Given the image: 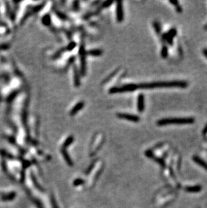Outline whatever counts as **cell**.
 <instances>
[{
	"mask_svg": "<svg viewBox=\"0 0 207 208\" xmlns=\"http://www.w3.org/2000/svg\"><path fill=\"white\" fill-rule=\"evenodd\" d=\"M138 88L141 89H153L164 88H185L188 86V83L184 81L173 82H157L152 83H143L137 85Z\"/></svg>",
	"mask_w": 207,
	"mask_h": 208,
	"instance_id": "obj_1",
	"label": "cell"
},
{
	"mask_svg": "<svg viewBox=\"0 0 207 208\" xmlns=\"http://www.w3.org/2000/svg\"><path fill=\"white\" fill-rule=\"evenodd\" d=\"M195 121L192 117H175V118H166L157 121V125L165 126L167 125H186L192 124Z\"/></svg>",
	"mask_w": 207,
	"mask_h": 208,
	"instance_id": "obj_2",
	"label": "cell"
},
{
	"mask_svg": "<svg viewBox=\"0 0 207 208\" xmlns=\"http://www.w3.org/2000/svg\"><path fill=\"white\" fill-rule=\"evenodd\" d=\"M138 88V86L134 84H129L124 85L121 87H114L110 90V93L115 94L125 92H133Z\"/></svg>",
	"mask_w": 207,
	"mask_h": 208,
	"instance_id": "obj_3",
	"label": "cell"
},
{
	"mask_svg": "<svg viewBox=\"0 0 207 208\" xmlns=\"http://www.w3.org/2000/svg\"><path fill=\"white\" fill-rule=\"evenodd\" d=\"M117 117L121 119H125L129 121H132V122H139L140 121V118L134 115H130V114L127 113H118L117 114Z\"/></svg>",
	"mask_w": 207,
	"mask_h": 208,
	"instance_id": "obj_4",
	"label": "cell"
},
{
	"mask_svg": "<svg viewBox=\"0 0 207 208\" xmlns=\"http://www.w3.org/2000/svg\"><path fill=\"white\" fill-rule=\"evenodd\" d=\"M116 19L119 22H121L124 18V12L122 9V4L121 2H117L116 5Z\"/></svg>",
	"mask_w": 207,
	"mask_h": 208,
	"instance_id": "obj_5",
	"label": "cell"
},
{
	"mask_svg": "<svg viewBox=\"0 0 207 208\" xmlns=\"http://www.w3.org/2000/svg\"><path fill=\"white\" fill-rule=\"evenodd\" d=\"M176 34H177L176 30H175V29H172L169 31L167 33L164 34L163 39L164 40H166L169 43V44H170V45H171L172 43H173V38L176 35Z\"/></svg>",
	"mask_w": 207,
	"mask_h": 208,
	"instance_id": "obj_6",
	"label": "cell"
},
{
	"mask_svg": "<svg viewBox=\"0 0 207 208\" xmlns=\"http://www.w3.org/2000/svg\"><path fill=\"white\" fill-rule=\"evenodd\" d=\"M145 100L144 96L142 94L139 95L137 99V109L139 112H143L145 109Z\"/></svg>",
	"mask_w": 207,
	"mask_h": 208,
	"instance_id": "obj_7",
	"label": "cell"
},
{
	"mask_svg": "<svg viewBox=\"0 0 207 208\" xmlns=\"http://www.w3.org/2000/svg\"><path fill=\"white\" fill-rule=\"evenodd\" d=\"M192 158H193V160H194L196 164H198L199 166H202V168H204L207 171V163L205 161L202 160L201 158H199L198 156H194Z\"/></svg>",
	"mask_w": 207,
	"mask_h": 208,
	"instance_id": "obj_8",
	"label": "cell"
},
{
	"mask_svg": "<svg viewBox=\"0 0 207 208\" xmlns=\"http://www.w3.org/2000/svg\"><path fill=\"white\" fill-rule=\"evenodd\" d=\"M84 106V102H79V103H77L76 105H75L72 110L70 111V115L73 116L74 115H75L79 110H80L81 109H83V107Z\"/></svg>",
	"mask_w": 207,
	"mask_h": 208,
	"instance_id": "obj_9",
	"label": "cell"
},
{
	"mask_svg": "<svg viewBox=\"0 0 207 208\" xmlns=\"http://www.w3.org/2000/svg\"><path fill=\"white\" fill-rule=\"evenodd\" d=\"M80 56H81V67L82 68V71H85V53L84 48H81L80 52Z\"/></svg>",
	"mask_w": 207,
	"mask_h": 208,
	"instance_id": "obj_10",
	"label": "cell"
},
{
	"mask_svg": "<svg viewBox=\"0 0 207 208\" xmlns=\"http://www.w3.org/2000/svg\"><path fill=\"white\" fill-rule=\"evenodd\" d=\"M201 187L196 185V186H192V187H186L185 190L186 191L190 192V193H197L201 191Z\"/></svg>",
	"mask_w": 207,
	"mask_h": 208,
	"instance_id": "obj_11",
	"label": "cell"
},
{
	"mask_svg": "<svg viewBox=\"0 0 207 208\" xmlns=\"http://www.w3.org/2000/svg\"><path fill=\"white\" fill-rule=\"evenodd\" d=\"M61 152H62V154H63V156L64 158L65 159V160L67 161V164H68L69 165H71V164H72L71 160L70 159V158L69 157V155L67 154V152H65V150H64L63 148L61 150Z\"/></svg>",
	"mask_w": 207,
	"mask_h": 208,
	"instance_id": "obj_12",
	"label": "cell"
},
{
	"mask_svg": "<svg viewBox=\"0 0 207 208\" xmlns=\"http://www.w3.org/2000/svg\"><path fill=\"white\" fill-rule=\"evenodd\" d=\"M88 55H92V56H100L102 55V51L100 49H93L88 51Z\"/></svg>",
	"mask_w": 207,
	"mask_h": 208,
	"instance_id": "obj_13",
	"label": "cell"
},
{
	"mask_svg": "<svg viewBox=\"0 0 207 208\" xmlns=\"http://www.w3.org/2000/svg\"><path fill=\"white\" fill-rule=\"evenodd\" d=\"M161 55L163 58H166L168 56V49L167 47H163L161 51Z\"/></svg>",
	"mask_w": 207,
	"mask_h": 208,
	"instance_id": "obj_14",
	"label": "cell"
},
{
	"mask_svg": "<svg viewBox=\"0 0 207 208\" xmlns=\"http://www.w3.org/2000/svg\"><path fill=\"white\" fill-rule=\"evenodd\" d=\"M73 137H72V136H70V137H69L66 140H65V143L63 144V148H66L69 145H70L72 142H73Z\"/></svg>",
	"mask_w": 207,
	"mask_h": 208,
	"instance_id": "obj_15",
	"label": "cell"
},
{
	"mask_svg": "<svg viewBox=\"0 0 207 208\" xmlns=\"http://www.w3.org/2000/svg\"><path fill=\"white\" fill-rule=\"evenodd\" d=\"M153 26H154V29L155 30V32H156L157 34H159L160 33V30H161V28H160V24L158 22H155L153 24Z\"/></svg>",
	"mask_w": 207,
	"mask_h": 208,
	"instance_id": "obj_16",
	"label": "cell"
},
{
	"mask_svg": "<svg viewBox=\"0 0 207 208\" xmlns=\"http://www.w3.org/2000/svg\"><path fill=\"white\" fill-rule=\"evenodd\" d=\"M77 69H75V68H74V77H75V84H77L78 82H79V79H78V75L77 74Z\"/></svg>",
	"mask_w": 207,
	"mask_h": 208,
	"instance_id": "obj_17",
	"label": "cell"
},
{
	"mask_svg": "<svg viewBox=\"0 0 207 208\" xmlns=\"http://www.w3.org/2000/svg\"><path fill=\"white\" fill-rule=\"evenodd\" d=\"M50 22V18L49 16H46L44 17L43 18V23H44L45 24H49V23Z\"/></svg>",
	"mask_w": 207,
	"mask_h": 208,
	"instance_id": "obj_18",
	"label": "cell"
},
{
	"mask_svg": "<svg viewBox=\"0 0 207 208\" xmlns=\"http://www.w3.org/2000/svg\"><path fill=\"white\" fill-rule=\"evenodd\" d=\"M83 182H84V181H83L82 180H81V179H77L76 181H75L74 182V185L77 186V185H79L82 184V183H83Z\"/></svg>",
	"mask_w": 207,
	"mask_h": 208,
	"instance_id": "obj_19",
	"label": "cell"
},
{
	"mask_svg": "<svg viewBox=\"0 0 207 208\" xmlns=\"http://www.w3.org/2000/svg\"><path fill=\"white\" fill-rule=\"evenodd\" d=\"M170 3H171V4H173L175 7H177L179 6V3L178 1H170Z\"/></svg>",
	"mask_w": 207,
	"mask_h": 208,
	"instance_id": "obj_20",
	"label": "cell"
},
{
	"mask_svg": "<svg viewBox=\"0 0 207 208\" xmlns=\"http://www.w3.org/2000/svg\"><path fill=\"white\" fill-rule=\"evenodd\" d=\"M203 54L205 55V56L207 57V48H205V49L203 50Z\"/></svg>",
	"mask_w": 207,
	"mask_h": 208,
	"instance_id": "obj_21",
	"label": "cell"
},
{
	"mask_svg": "<svg viewBox=\"0 0 207 208\" xmlns=\"http://www.w3.org/2000/svg\"><path fill=\"white\" fill-rule=\"evenodd\" d=\"M207 133V125H206V127H205L204 130H203V134H206Z\"/></svg>",
	"mask_w": 207,
	"mask_h": 208,
	"instance_id": "obj_22",
	"label": "cell"
},
{
	"mask_svg": "<svg viewBox=\"0 0 207 208\" xmlns=\"http://www.w3.org/2000/svg\"><path fill=\"white\" fill-rule=\"evenodd\" d=\"M205 29H206V30H207V24H206V25L205 26Z\"/></svg>",
	"mask_w": 207,
	"mask_h": 208,
	"instance_id": "obj_23",
	"label": "cell"
}]
</instances>
